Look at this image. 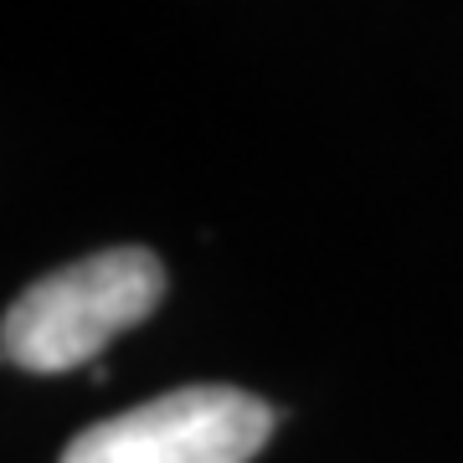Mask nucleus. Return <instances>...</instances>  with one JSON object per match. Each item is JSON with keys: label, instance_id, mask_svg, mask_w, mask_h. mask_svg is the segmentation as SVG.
<instances>
[{"label": "nucleus", "instance_id": "nucleus-1", "mask_svg": "<svg viewBox=\"0 0 463 463\" xmlns=\"http://www.w3.org/2000/svg\"><path fill=\"white\" fill-rule=\"evenodd\" d=\"M165 298V263L149 248H103L57 268L0 315V361L62 376L99 355L114 335L145 325Z\"/></svg>", "mask_w": 463, "mask_h": 463}, {"label": "nucleus", "instance_id": "nucleus-2", "mask_svg": "<svg viewBox=\"0 0 463 463\" xmlns=\"http://www.w3.org/2000/svg\"><path fill=\"white\" fill-rule=\"evenodd\" d=\"M279 412L242 386H181L83 428L62 463H248L273 438Z\"/></svg>", "mask_w": 463, "mask_h": 463}]
</instances>
